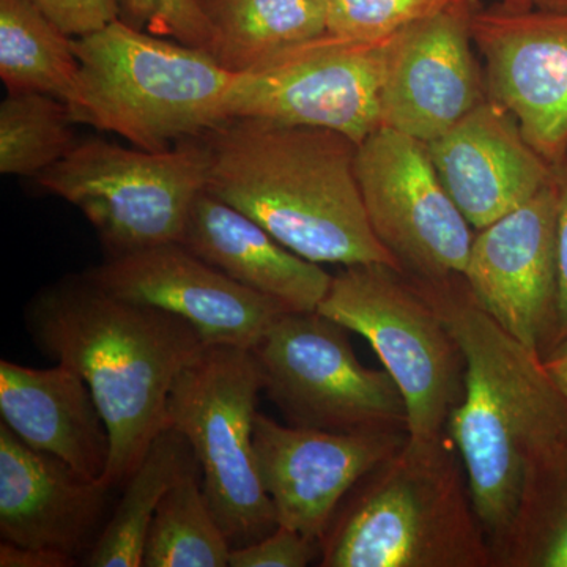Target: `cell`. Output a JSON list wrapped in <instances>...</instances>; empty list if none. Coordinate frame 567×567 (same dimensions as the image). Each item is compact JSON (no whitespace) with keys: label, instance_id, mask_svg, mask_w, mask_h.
Segmentation results:
<instances>
[{"label":"cell","instance_id":"cell-1","mask_svg":"<svg viewBox=\"0 0 567 567\" xmlns=\"http://www.w3.org/2000/svg\"><path fill=\"white\" fill-rule=\"evenodd\" d=\"M25 324L41 352L91 388L111 439L102 481L122 488L167 429L175 380L207 344L181 317L107 292L87 274L43 287Z\"/></svg>","mask_w":567,"mask_h":567},{"label":"cell","instance_id":"cell-2","mask_svg":"<svg viewBox=\"0 0 567 567\" xmlns=\"http://www.w3.org/2000/svg\"><path fill=\"white\" fill-rule=\"evenodd\" d=\"M413 281L464 353V399L446 432L464 462L473 506L495 551L516 517L529 470L567 446V399L540 357L476 303L464 276Z\"/></svg>","mask_w":567,"mask_h":567},{"label":"cell","instance_id":"cell-3","mask_svg":"<svg viewBox=\"0 0 567 567\" xmlns=\"http://www.w3.org/2000/svg\"><path fill=\"white\" fill-rule=\"evenodd\" d=\"M207 189L316 264L399 268L372 233L357 142L319 126L227 118L203 134Z\"/></svg>","mask_w":567,"mask_h":567},{"label":"cell","instance_id":"cell-4","mask_svg":"<svg viewBox=\"0 0 567 567\" xmlns=\"http://www.w3.org/2000/svg\"><path fill=\"white\" fill-rule=\"evenodd\" d=\"M322 567H495L450 434L413 439L346 495L324 529Z\"/></svg>","mask_w":567,"mask_h":567},{"label":"cell","instance_id":"cell-5","mask_svg":"<svg viewBox=\"0 0 567 567\" xmlns=\"http://www.w3.org/2000/svg\"><path fill=\"white\" fill-rule=\"evenodd\" d=\"M80 61L73 121L148 152L210 132L224 118L237 74L207 51L112 21L73 39Z\"/></svg>","mask_w":567,"mask_h":567},{"label":"cell","instance_id":"cell-6","mask_svg":"<svg viewBox=\"0 0 567 567\" xmlns=\"http://www.w3.org/2000/svg\"><path fill=\"white\" fill-rule=\"evenodd\" d=\"M262 391L252 350L207 346L177 377L167 404V427L192 447L208 505L233 548L249 546L279 525L254 450Z\"/></svg>","mask_w":567,"mask_h":567},{"label":"cell","instance_id":"cell-7","mask_svg":"<svg viewBox=\"0 0 567 567\" xmlns=\"http://www.w3.org/2000/svg\"><path fill=\"white\" fill-rule=\"evenodd\" d=\"M317 311L363 336L404 394L409 435L434 439L465 393L457 339L420 284L385 264L344 267Z\"/></svg>","mask_w":567,"mask_h":567},{"label":"cell","instance_id":"cell-8","mask_svg":"<svg viewBox=\"0 0 567 567\" xmlns=\"http://www.w3.org/2000/svg\"><path fill=\"white\" fill-rule=\"evenodd\" d=\"M207 177L208 152L199 136L164 152L78 142L37 182L74 205L112 257L182 241Z\"/></svg>","mask_w":567,"mask_h":567},{"label":"cell","instance_id":"cell-9","mask_svg":"<svg viewBox=\"0 0 567 567\" xmlns=\"http://www.w3.org/2000/svg\"><path fill=\"white\" fill-rule=\"evenodd\" d=\"M350 333L319 311L284 312L251 349L264 393L298 427L409 432L404 394L358 360Z\"/></svg>","mask_w":567,"mask_h":567},{"label":"cell","instance_id":"cell-10","mask_svg":"<svg viewBox=\"0 0 567 567\" xmlns=\"http://www.w3.org/2000/svg\"><path fill=\"white\" fill-rule=\"evenodd\" d=\"M398 32L374 40L327 32L287 48L259 69L237 74L224 118L319 126L360 145L382 128L380 91Z\"/></svg>","mask_w":567,"mask_h":567},{"label":"cell","instance_id":"cell-11","mask_svg":"<svg viewBox=\"0 0 567 567\" xmlns=\"http://www.w3.org/2000/svg\"><path fill=\"white\" fill-rule=\"evenodd\" d=\"M357 177L372 233L402 274L425 282L464 275L476 230L425 142L382 126L358 145Z\"/></svg>","mask_w":567,"mask_h":567},{"label":"cell","instance_id":"cell-12","mask_svg":"<svg viewBox=\"0 0 567 567\" xmlns=\"http://www.w3.org/2000/svg\"><path fill=\"white\" fill-rule=\"evenodd\" d=\"M472 37L488 100L516 117L550 166L567 153V11L502 0L475 11Z\"/></svg>","mask_w":567,"mask_h":567},{"label":"cell","instance_id":"cell-13","mask_svg":"<svg viewBox=\"0 0 567 567\" xmlns=\"http://www.w3.org/2000/svg\"><path fill=\"white\" fill-rule=\"evenodd\" d=\"M558 197L554 181L476 230L464 279L476 303L543 360L557 346Z\"/></svg>","mask_w":567,"mask_h":567},{"label":"cell","instance_id":"cell-14","mask_svg":"<svg viewBox=\"0 0 567 567\" xmlns=\"http://www.w3.org/2000/svg\"><path fill=\"white\" fill-rule=\"evenodd\" d=\"M107 292L181 317L207 346L251 350L289 309L234 281L181 241L106 257L85 271Z\"/></svg>","mask_w":567,"mask_h":567},{"label":"cell","instance_id":"cell-15","mask_svg":"<svg viewBox=\"0 0 567 567\" xmlns=\"http://www.w3.org/2000/svg\"><path fill=\"white\" fill-rule=\"evenodd\" d=\"M406 439V431L346 434L279 424L257 413L254 450L278 524L322 539L346 495Z\"/></svg>","mask_w":567,"mask_h":567},{"label":"cell","instance_id":"cell-16","mask_svg":"<svg viewBox=\"0 0 567 567\" xmlns=\"http://www.w3.org/2000/svg\"><path fill=\"white\" fill-rule=\"evenodd\" d=\"M481 7H454L398 32L380 91L382 126L429 144L488 99L472 37Z\"/></svg>","mask_w":567,"mask_h":567},{"label":"cell","instance_id":"cell-17","mask_svg":"<svg viewBox=\"0 0 567 567\" xmlns=\"http://www.w3.org/2000/svg\"><path fill=\"white\" fill-rule=\"evenodd\" d=\"M111 488L41 453L0 423V536L84 561L106 524Z\"/></svg>","mask_w":567,"mask_h":567},{"label":"cell","instance_id":"cell-18","mask_svg":"<svg viewBox=\"0 0 567 567\" xmlns=\"http://www.w3.org/2000/svg\"><path fill=\"white\" fill-rule=\"evenodd\" d=\"M427 147L447 193L475 230L554 181V166L528 144L516 117L488 99Z\"/></svg>","mask_w":567,"mask_h":567},{"label":"cell","instance_id":"cell-19","mask_svg":"<svg viewBox=\"0 0 567 567\" xmlns=\"http://www.w3.org/2000/svg\"><path fill=\"white\" fill-rule=\"evenodd\" d=\"M0 416L25 445L61 458L81 476L106 475L110 432L91 388L65 364L37 369L0 361Z\"/></svg>","mask_w":567,"mask_h":567},{"label":"cell","instance_id":"cell-20","mask_svg":"<svg viewBox=\"0 0 567 567\" xmlns=\"http://www.w3.org/2000/svg\"><path fill=\"white\" fill-rule=\"evenodd\" d=\"M181 244L205 262L292 312L319 309L333 276L298 256L207 189L194 200Z\"/></svg>","mask_w":567,"mask_h":567},{"label":"cell","instance_id":"cell-21","mask_svg":"<svg viewBox=\"0 0 567 567\" xmlns=\"http://www.w3.org/2000/svg\"><path fill=\"white\" fill-rule=\"evenodd\" d=\"M213 29L210 55L235 74L328 32L327 0H197Z\"/></svg>","mask_w":567,"mask_h":567},{"label":"cell","instance_id":"cell-22","mask_svg":"<svg viewBox=\"0 0 567 567\" xmlns=\"http://www.w3.org/2000/svg\"><path fill=\"white\" fill-rule=\"evenodd\" d=\"M194 466L199 464L185 436L173 427L164 429L122 487L121 502L81 565L141 567L148 529L163 496Z\"/></svg>","mask_w":567,"mask_h":567},{"label":"cell","instance_id":"cell-23","mask_svg":"<svg viewBox=\"0 0 567 567\" xmlns=\"http://www.w3.org/2000/svg\"><path fill=\"white\" fill-rule=\"evenodd\" d=\"M0 80L9 93L76 102L80 61L73 37L33 0H0Z\"/></svg>","mask_w":567,"mask_h":567},{"label":"cell","instance_id":"cell-24","mask_svg":"<svg viewBox=\"0 0 567 567\" xmlns=\"http://www.w3.org/2000/svg\"><path fill=\"white\" fill-rule=\"evenodd\" d=\"M199 473L194 466L163 496L142 567H229L233 544L208 505Z\"/></svg>","mask_w":567,"mask_h":567},{"label":"cell","instance_id":"cell-25","mask_svg":"<svg viewBox=\"0 0 567 567\" xmlns=\"http://www.w3.org/2000/svg\"><path fill=\"white\" fill-rule=\"evenodd\" d=\"M495 567H567V446L529 470Z\"/></svg>","mask_w":567,"mask_h":567},{"label":"cell","instance_id":"cell-26","mask_svg":"<svg viewBox=\"0 0 567 567\" xmlns=\"http://www.w3.org/2000/svg\"><path fill=\"white\" fill-rule=\"evenodd\" d=\"M69 104L43 93H9L0 104V173L39 177L78 144Z\"/></svg>","mask_w":567,"mask_h":567},{"label":"cell","instance_id":"cell-27","mask_svg":"<svg viewBox=\"0 0 567 567\" xmlns=\"http://www.w3.org/2000/svg\"><path fill=\"white\" fill-rule=\"evenodd\" d=\"M458 6H481V0H327L328 32L382 39Z\"/></svg>","mask_w":567,"mask_h":567},{"label":"cell","instance_id":"cell-28","mask_svg":"<svg viewBox=\"0 0 567 567\" xmlns=\"http://www.w3.org/2000/svg\"><path fill=\"white\" fill-rule=\"evenodd\" d=\"M126 24L210 54L213 29L197 0H117Z\"/></svg>","mask_w":567,"mask_h":567},{"label":"cell","instance_id":"cell-29","mask_svg":"<svg viewBox=\"0 0 567 567\" xmlns=\"http://www.w3.org/2000/svg\"><path fill=\"white\" fill-rule=\"evenodd\" d=\"M320 554L319 539L278 525L262 539L233 548L229 567H305L320 561Z\"/></svg>","mask_w":567,"mask_h":567},{"label":"cell","instance_id":"cell-30","mask_svg":"<svg viewBox=\"0 0 567 567\" xmlns=\"http://www.w3.org/2000/svg\"><path fill=\"white\" fill-rule=\"evenodd\" d=\"M73 39L100 31L118 20L117 0H33Z\"/></svg>","mask_w":567,"mask_h":567},{"label":"cell","instance_id":"cell-31","mask_svg":"<svg viewBox=\"0 0 567 567\" xmlns=\"http://www.w3.org/2000/svg\"><path fill=\"white\" fill-rule=\"evenodd\" d=\"M554 177L558 197V346L567 339V153L565 158L554 166Z\"/></svg>","mask_w":567,"mask_h":567},{"label":"cell","instance_id":"cell-32","mask_svg":"<svg viewBox=\"0 0 567 567\" xmlns=\"http://www.w3.org/2000/svg\"><path fill=\"white\" fill-rule=\"evenodd\" d=\"M80 565L78 559L61 551L44 548L21 547L2 540L0 566L2 567H71Z\"/></svg>","mask_w":567,"mask_h":567},{"label":"cell","instance_id":"cell-33","mask_svg":"<svg viewBox=\"0 0 567 567\" xmlns=\"http://www.w3.org/2000/svg\"><path fill=\"white\" fill-rule=\"evenodd\" d=\"M543 365L559 393L567 399V339L543 358Z\"/></svg>","mask_w":567,"mask_h":567},{"label":"cell","instance_id":"cell-34","mask_svg":"<svg viewBox=\"0 0 567 567\" xmlns=\"http://www.w3.org/2000/svg\"><path fill=\"white\" fill-rule=\"evenodd\" d=\"M536 9L550 11H567V0H533Z\"/></svg>","mask_w":567,"mask_h":567}]
</instances>
